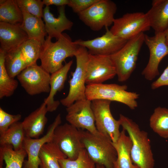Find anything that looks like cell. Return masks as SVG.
I'll return each mask as SVG.
<instances>
[{"instance_id": "obj_1", "label": "cell", "mask_w": 168, "mask_h": 168, "mask_svg": "<svg viewBox=\"0 0 168 168\" xmlns=\"http://www.w3.org/2000/svg\"><path fill=\"white\" fill-rule=\"evenodd\" d=\"M119 120L131 140V156L133 163L139 168H154V160L147 132L141 130L132 119L122 114Z\"/></svg>"}, {"instance_id": "obj_2", "label": "cell", "mask_w": 168, "mask_h": 168, "mask_svg": "<svg viewBox=\"0 0 168 168\" xmlns=\"http://www.w3.org/2000/svg\"><path fill=\"white\" fill-rule=\"evenodd\" d=\"M51 39L49 36L46 37L42 45L40 58L41 66L50 74L61 68L67 58L75 56L79 46L65 33H62L55 42Z\"/></svg>"}, {"instance_id": "obj_3", "label": "cell", "mask_w": 168, "mask_h": 168, "mask_svg": "<svg viewBox=\"0 0 168 168\" xmlns=\"http://www.w3.org/2000/svg\"><path fill=\"white\" fill-rule=\"evenodd\" d=\"M82 142L85 149L96 164L105 168H114L117 155L110 138L98 132L94 134L82 131Z\"/></svg>"}, {"instance_id": "obj_4", "label": "cell", "mask_w": 168, "mask_h": 168, "mask_svg": "<svg viewBox=\"0 0 168 168\" xmlns=\"http://www.w3.org/2000/svg\"><path fill=\"white\" fill-rule=\"evenodd\" d=\"M144 35L142 33L128 40L120 49L110 56L119 82L128 79L135 69L139 52L144 43Z\"/></svg>"}, {"instance_id": "obj_5", "label": "cell", "mask_w": 168, "mask_h": 168, "mask_svg": "<svg viewBox=\"0 0 168 168\" xmlns=\"http://www.w3.org/2000/svg\"><path fill=\"white\" fill-rule=\"evenodd\" d=\"M126 85L103 83L87 85L86 90V98L91 101L102 99L119 102L125 105L131 110L138 106L137 101L139 94L127 91Z\"/></svg>"}, {"instance_id": "obj_6", "label": "cell", "mask_w": 168, "mask_h": 168, "mask_svg": "<svg viewBox=\"0 0 168 168\" xmlns=\"http://www.w3.org/2000/svg\"><path fill=\"white\" fill-rule=\"evenodd\" d=\"M75 56L76 67L72 73V78L69 81V89L67 96L61 99L60 102L68 107L77 100L86 98L85 86L87 64L89 53L85 47L78 45Z\"/></svg>"}, {"instance_id": "obj_7", "label": "cell", "mask_w": 168, "mask_h": 168, "mask_svg": "<svg viewBox=\"0 0 168 168\" xmlns=\"http://www.w3.org/2000/svg\"><path fill=\"white\" fill-rule=\"evenodd\" d=\"M117 10V5L113 1L99 0L78 15L80 20L91 30L99 31L113 24Z\"/></svg>"}, {"instance_id": "obj_8", "label": "cell", "mask_w": 168, "mask_h": 168, "mask_svg": "<svg viewBox=\"0 0 168 168\" xmlns=\"http://www.w3.org/2000/svg\"><path fill=\"white\" fill-rule=\"evenodd\" d=\"M82 131L69 124L60 125L54 130L52 141L67 158L74 160L85 148L82 142Z\"/></svg>"}, {"instance_id": "obj_9", "label": "cell", "mask_w": 168, "mask_h": 168, "mask_svg": "<svg viewBox=\"0 0 168 168\" xmlns=\"http://www.w3.org/2000/svg\"><path fill=\"white\" fill-rule=\"evenodd\" d=\"M150 27L146 13L136 12L115 18L110 30L114 35L128 40L149 30Z\"/></svg>"}, {"instance_id": "obj_10", "label": "cell", "mask_w": 168, "mask_h": 168, "mask_svg": "<svg viewBox=\"0 0 168 168\" xmlns=\"http://www.w3.org/2000/svg\"><path fill=\"white\" fill-rule=\"evenodd\" d=\"M111 101L102 99L91 101V106L96 128L100 133L108 136L113 142H116L120 135L119 120L113 116L110 110Z\"/></svg>"}, {"instance_id": "obj_11", "label": "cell", "mask_w": 168, "mask_h": 168, "mask_svg": "<svg viewBox=\"0 0 168 168\" xmlns=\"http://www.w3.org/2000/svg\"><path fill=\"white\" fill-rule=\"evenodd\" d=\"M50 76V73L36 63L26 67L17 77L26 92L33 96L49 93Z\"/></svg>"}, {"instance_id": "obj_12", "label": "cell", "mask_w": 168, "mask_h": 168, "mask_svg": "<svg viewBox=\"0 0 168 168\" xmlns=\"http://www.w3.org/2000/svg\"><path fill=\"white\" fill-rule=\"evenodd\" d=\"M144 42L149 49L150 57L142 74L146 79L151 81L159 74L158 67L160 62L168 54L165 31L155 34L152 36L145 34Z\"/></svg>"}, {"instance_id": "obj_13", "label": "cell", "mask_w": 168, "mask_h": 168, "mask_svg": "<svg viewBox=\"0 0 168 168\" xmlns=\"http://www.w3.org/2000/svg\"><path fill=\"white\" fill-rule=\"evenodd\" d=\"M66 119L69 124L92 133L98 132L95 125L91 101L86 98L77 100L66 107Z\"/></svg>"}, {"instance_id": "obj_14", "label": "cell", "mask_w": 168, "mask_h": 168, "mask_svg": "<svg viewBox=\"0 0 168 168\" xmlns=\"http://www.w3.org/2000/svg\"><path fill=\"white\" fill-rule=\"evenodd\" d=\"M116 75V68L110 56L89 54L86 80L87 85L102 83Z\"/></svg>"}, {"instance_id": "obj_15", "label": "cell", "mask_w": 168, "mask_h": 168, "mask_svg": "<svg viewBox=\"0 0 168 168\" xmlns=\"http://www.w3.org/2000/svg\"><path fill=\"white\" fill-rule=\"evenodd\" d=\"M101 36L87 40L81 39L74 41L78 45L85 47L89 54L94 55L110 56L120 49L128 40L113 35L108 28Z\"/></svg>"}, {"instance_id": "obj_16", "label": "cell", "mask_w": 168, "mask_h": 168, "mask_svg": "<svg viewBox=\"0 0 168 168\" xmlns=\"http://www.w3.org/2000/svg\"><path fill=\"white\" fill-rule=\"evenodd\" d=\"M61 122V114H58L43 136L38 138L25 137L23 147L26 152L27 159L25 161L24 168H39L40 163L39 153L41 149L45 143L52 141L54 130Z\"/></svg>"}, {"instance_id": "obj_17", "label": "cell", "mask_w": 168, "mask_h": 168, "mask_svg": "<svg viewBox=\"0 0 168 168\" xmlns=\"http://www.w3.org/2000/svg\"><path fill=\"white\" fill-rule=\"evenodd\" d=\"M20 25L0 22V49L5 53L29 39Z\"/></svg>"}, {"instance_id": "obj_18", "label": "cell", "mask_w": 168, "mask_h": 168, "mask_svg": "<svg viewBox=\"0 0 168 168\" xmlns=\"http://www.w3.org/2000/svg\"><path fill=\"white\" fill-rule=\"evenodd\" d=\"M49 6H46L43 10V18L47 33L51 38H55L58 40L65 30H70L73 22L66 17L65 6L59 7V15L55 17L50 11Z\"/></svg>"}, {"instance_id": "obj_19", "label": "cell", "mask_w": 168, "mask_h": 168, "mask_svg": "<svg viewBox=\"0 0 168 168\" xmlns=\"http://www.w3.org/2000/svg\"><path fill=\"white\" fill-rule=\"evenodd\" d=\"M47 112L46 105L44 102L25 118L21 122L26 137L38 138L43 133L47 122Z\"/></svg>"}, {"instance_id": "obj_20", "label": "cell", "mask_w": 168, "mask_h": 168, "mask_svg": "<svg viewBox=\"0 0 168 168\" xmlns=\"http://www.w3.org/2000/svg\"><path fill=\"white\" fill-rule=\"evenodd\" d=\"M72 63V60L69 61L60 69L51 74L50 91L49 96L44 101L46 105L48 112H53L58 107L60 101L55 100L54 96L58 91H60L63 89L68 72Z\"/></svg>"}, {"instance_id": "obj_21", "label": "cell", "mask_w": 168, "mask_h": 168, "mask_svg": "<svg viewBox=\"0 0 168 168\" xmlns=\"http://www.w3.org/2000/svg\"><path fill=\"white\" fill-rule=\"evenodd\" d=\"M146 13L155 34L165 32L168 27V0H153Z\"/></svg>"}, {"instance_id": "obj_22", "label": "cell", "mask_w": 168, "mask_h": 168, "mask_svg": "<svg viewBox=\"0 0 168 168\" xmlns=\"http://www.w3.org/2000/svg\"><path fill=\"white\" fill-rule=\"evenodd\" d=\"M117 157L114 168H139L133 163L131 156V140L123 129L119 138L113 142Z\"/></svg>"}, {"instance_id": "obj_23", "label": "cell", "mask_w": 168, "mask_h": 168, "mask_svg": "<svg viewBox=\"0 0 168 168\" xmlns=\"http://www.w3.org/2000/svg\"><path fill=\"white\" fill-rule=\"evenodd\" d=\"M23 21L20 25L29 39L38 41L43 44L47 33L45 24L42 18L25 12H22Z\"/></svg>"}, {"instance_id": "obj_24", "label": "cell", "mask_w": 168, "mask_h": 168, "mask_svg": "<svg viewBox=\"0 0 168 168\" xmlns=\"http://www.w3.org/2000/svg\"><path fill=\"white\" fill-rule=\"evenodd\" d=\"M5 64L9 76L14 78L28 67L21 45L5 53Z\"/></svg>"}, {"instance_id": "obj_25", "label": "cell", "mask_w": 168, "mask_h": 168, "mask_svg": "<svg viewBox=\"0 0 168 168\" xmlns=\"http://www.w3.org/2000/svg\"><path fill=\"white\" fill-rule=\"evenodd\" d=\"M39 157L40 161L39 168H61L59 160L67 158L52 141L45 143L42 147Z\"/></svg>"}, {"instance_id": "obj_26", "label": "cell", "mask_w": 168, "mask_h": 168, "mask_svg": "<svg viewBox=\"0 0 168 168\" xmlns=\"http://www.w3.org/2000/svg\"><path fill=\"white\" fill-rule=\"evenodd\" d=\"M25 137L22 122H16L11 125L3 134L0 135V146L11 145L14 150H19L23 148V143Z\"/></svg>"}, {"instance_id": "obj_27", "label": "cell", "mask_w": 168, "mask_h": 168, "mask_svg": "<svg viewBox=\"0 0 168 168\" xmlns=\"http://www.w3.org/2000/svg\"><path fill=\"white\" fill-rule=\"evenodd\" d=\"M23 21L22 12L16 0H0V22L21 24Z\"/></svg>"}, {"instance_id": "obj_28", "label": "cell", "mask_w": 168, "mask_h": 168, "mask_svg": "<svg viewBox=\"0 0 168 168\" xmlns=\"http://www.w3.org/2000/svg\"><path fill=\"white\" fill-rule=\"evenodd\" d=\"M26 155V152L23 148L15 150L11 145L0 146V158L6 164L4 168H22Z\"/></svg>"}, {"instance_id": "obj_29", "label": "cell", "mask_w": 168, "mask_h": 168, "mask_svg": "<svg viewBox=\"0 0 168 168\" xmlns=\"http://www.w3.org/2000/svg\"><path fill=\"white\" fill-rule=\"evenodd\" d=\"M5 53L0 49V98L12 96L18 86V81L8 75L5 64Z\"/></svg>"}, {"instance_id": "obj_30", "label": "cell", "mask_w": 168, "mask_h": 168, "mask_svg": "<svg viewBox=\"0 0 168 168\" xmlns=\"http://www.w3.org/2000/svg\"><path fill=\"white\" fill-rule=\"evenodd\" d=\"M153 131L161 137L168 138V109L158 107L155 109L149 119Z\"/></svg>"}, {"instance_id": "obj_31", "label": "cell", "mask_w": 168, "mask_h": 168, "mask_svg": "<svg viewBox=\"0 0 168 168\" xmlns=\"http://www.w3.org/2000/svg\"><path fill=\"white\" fill-rule=\"evenodd\" d=\"M58 162L61 168H96V164L85 148L80 151L76 159L64 158L59 160Z\"/></svg>"}, {"instance_id": "obj_32", "label": "cell", "mask_w": 168, "mask_h": 168, "mask_svg": "<svg viewBox=\"0 0 168 168\" xmlns=\"http://www.w3.org/2000/svg\"><path fill=\"white\" fill-rule=\"evenodd\" d=\"M22 12H25L34 16L43 17L44 5L40 0H16Z\"/></svg>"}, {"instance_id": "obj_33", "label": "cell", "mask_w": 168, "mask_h": 168, "mask_svg": "<svg viewBox=\"0 0 168 168\" xmlns=\"http://www.w3.org/2000/svg\"><path fill=\"white\" fill-rule=\"evenodd\" d=\"M21 118L20 114H11L0 107V135H2L13 124L19 122Z\"/></svg>"}, {"instance_id": "obj_34", "label": "cell", "mask_w": 168, "mask_h": 168, "mask_svg": "<svg viewBox=\"0 0 168 168\" xmlns=\"http://www.w3.org/2000/svg\"><path fill=\"white\" fill-rule=\"evenodd\" d=\"M99 0H69L68 6L77 14L83 12L96 3Z\"/></svg>"}, {"instance_id": "obj_35", "label": "cell", "mask_w": 168, "mask_h": 168, "mask_svg": "<svg viewBox=\"0 0 168 168\" xmlns=\"http://www.w3.org/2000/svg\"><path fill=\"white\" fill-rule=\"evenodd\" d=\"M165 86H168V65L159 77L152 83L151 87L155 90Z\"/></svg>"}, {"instance_id": "obj_36", "label": "cell", "mask_w": 168, "mask_h": 168, "mask_svg": "<svg viewBox=\"0 0 168 168\" xmlns=\"http://www.w3.org/2000/svg\"><path fill=\"white\" fill-rule=\"evenodd\" d=\"M43 2L46 6L54 5L59 7L68 5L69 0H43Z\"/></svg>"}, {"instance_id": "obj_37", "label": "cell", "mask_w": 168, "mask_h": 168, "mask_svg": "<svg viewBox=\"0 0 168 168\" xmlns=\"http://www.w3.org/2000/svg\"><path fill=\"white\" fill-rule=\"evenodd\" d=\"M166 43L168 46V27L165 31Z\"/></svg>"}, {"instance_id": "obj_38", "label": "cell", "mask_w": 168, "mask_h": 168, "mask_svg": "<svg viewBox=\"0 0 168 168\" xmlns=\"http://www.w3.org/2000/svg\"><path fill=\"white\" fill-rule=\"evenodd\" d=\"M3 160L0 159V168H4L3 167Z\"/></svg>"}, {"instance_id": "obj_39", "label": "cell", "mask_w": 168, "mask_h": 168, "mask_svg": "<svg viewBox=\"0 0 168 168\" xmlns=\"http://www.w3.org/2000/svg\"><path fill=\"white\" fill-rule=\"evenodd\" d=\"M96 168H105V167L100 165L99 164H96Z\"/></svg>"}]
</instances>
